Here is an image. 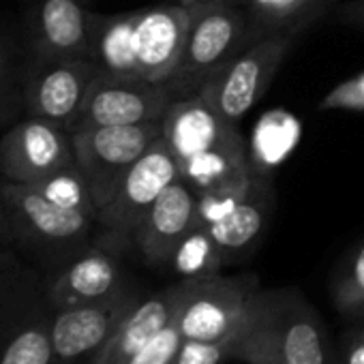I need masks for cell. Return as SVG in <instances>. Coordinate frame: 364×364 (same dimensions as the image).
Segmentation results:
<instances>
[{
  "instance_id": "6da1fadb",
  "label": "cell",
  "mask_w": 364,
  "mask_h": 364,
  "mask_svg": "<svg viewBox=\"0 0 364 364\" xmlns=\"http://www.w3.org/2000/svg\"><path fill=\"white\" fill-rule=\"evenodd\" d=\"M161 127L182 180L198 196L236 191L255 182L236 124L215 112L200 95L176 99Z\"/></svg>"
},
{
  "instance_id": "7a4b0ae2",
  "label": "cell",
  "mask_w": 364,
  "mask_h": 364,
  "mask_svg": "<svg viewBox=\"0 0 364 364\" xmlns=\"http://www.w3.org/2000/svg\"><path fill=\"white\" fill-rule=\"evenodd\" d=\"M52 323L43 274L0 253V364H50Z\"/></svg>"
},
{
  "instance_id": "3957f363",
  "label": "cell",
  "mask_w": 364,
  "mask_h": 364,
  "mask_svg": "<svg viewBox=\"0 0 364 364\" xmlns=\"http://www.w3.org/2000/svg\"><path fill=\"white\" fill-rule=\"evenodd\" d=\"M0 198L5 204L9 238L50 259V268L77 253L97 223L95 217L63 208L22 182H3Z\"/></svg>"
},
{
  "instance_id": "277c9868",
  "label": "cell",
  "mask_w": 364,
  "mask_h": 364,
  "mask_svg": "<svg viewBox=\"0 0 364 364\" xmlns=\"http://www.w3.org/2000/svg\"><path fill=\"white\" fill-rule=\"evenodd\" d=\"M191 7V26L180 65L163 86L176 99H187L200 92L204 82L238 50L247 37V16L221 0L196 3Z\"/></svg>"
},
{
  "instance_id": "5b68a950",
  "label": "cell",
  "mask_w": 364,
  "mask_h": 364,
  "mask_svg": "<svg viewBox=\"0 0 364 364\" xmlns=\"http://www.w3.org/2000/svg\"><path fill=\"white\" fill-rule=\"evenodd\" d=\"M187 281L185 302L178 311V323L185 338L236 341L251 326L262 296L253 274H215Z\"/></svg>"
},
{
  "instance_id": "8992f818",
  "label": "cell",
  "mask_w": 364,
  "mask_h": 364,
  "mask_svg": "<svg viewBox=\"0 0 364 364\" xmlns=\"http://www.w3.org/2000/svg\"><path fill=\"white\" fill-rule=\"evenodd\" d=\"M161 135V122L73 131L75 159L88 180L99 210L112 202L127 171Z\"/></svg>"
},
{
  "instance_id": "52a82bcc",
  "label": "cell",
  "mask_w": 364,
  "mask_h": 364,
  "mask_svg": "<svg viewBox=\"0 0 364 364\" xmlns=\"http://www.w3.org/2000/svg\"><path fill=\"white\" fill-rule=\"evenodd\" d=\"M291 37H266L238 50L200 88V97L225 120L238 122L264 97L274 80Z\"/></svg>"
},
{
  "instance_id": "ba28073f",
  "label": "cell",
  "mask_w": 364,
  "mask_h": 364,
  "mask_svg": "<svg viewBox=\"0 0 364 364\" xmlns=\"http://www.w3.org/2000/svg\"><path fill=\"white\" fill-rule=\"evenodd\" d=\"M178 178L180 167L161 135L127 171L112 202L99 210L97 223L112 240L133 242L150 206Z\"/></svg>"
},
{
  "instance_id": "9c48e42d",
  "label": "cell",
  "mask_w": 364,
  "mask_h": 364,
  "mask_svg": "<svg viewBox=\"0 0 364 364\" xmlns=\"http://www.w3.org/2000/svg\"><path fill=\"white\" fill-rule=\"evenodd\" d=\"M257 326L283 364H336L321 319L291 289L262 291Z\"/></svg>"
},
{
  "instance_id": "30bf717a",
  "label": "cell",
  "mask_w": 364,
  "mask_h": 364,
  "mask_svg": "<svg viewBox=\"0 0 364 364\" xmlns=\"http://www.w3.org/2000/svg\"><path fill=\"white\" fill-rule=\"evenodd\" d=\"M137 302L124 287L107 300L54 311L50 364H92Z\"/></svg>"
},
{
  "instance_id": "8fae6325",
  "label": "cell",
  "mask_w": 364,
  "mask_h": 364,
  "mask_svg": "<svg viewBox=\"0 0 364 364\" xmlns=\"http://www.w3.org/2000/svg\"><path fill=\"white\" fill-rule=\"evenodd\" d=\"M73 163V133L52 120L28 116L0 137V173L11 182L31 185Z\"/></svg>"
},
{
  "instance_id": "7c38bea8",
  "label": "cell",
  "mask_w": 364,
  "mask_h": 364,
  "mask_svg": "<svg viewBox=\"0 0 364 364\" xmlns=\"http://www.w3.org/2000/svg\"><path fill=\"white\" fill-rule=\"evenodd\" d=\"M171 103L173 97L163 84L101 73L88 92L71 133L90 127L161 122Z\"/></svg>"
},
{
  "instance_id": "4fadbf2b",
  "label": "cell",
  "mask_w": 364,
  "mask_h": 364,
  "mask_svg": "<svg viewBox=\"0 0 364 364\" xmlns=\"http://www.w3.org/2000/svg\"><path fill=\"white\" fill-rule=\"evenodd\" d=\"M46 294L54 311L92 304L124 289L120 262L109 245L82 247L43 274Z\"/></svg>"
},
{
  "instance_id": "5bb4252c",
  "label": "cell",
  "mask_w": 364,
  "mask_h": 364,
  "mask_svg": "<svg viewBox=\"0 0 364 364\" xmlns=\"http://www.w3.org/2000/svg\"><path fill=\"white\" fill-rule=\"evenodd\" d=\"M99 75L101 69L90 58L41 60L22 90L24 109L71 131Z\"/></svg>"
},
{
  "instance_id": "9a60e30c",
  "label": "cell",
  "mask_w": 364,
  "mask_h": 364,
  "mask_svg": "<svg viewBox=\"0 0 364 364\" xmlns=\"http://www.w3.org/2000/svg\"><path fill=\"white\" fill-rule=\"evenodd\" d=\"M198 202L200 225L213 234L225 259L240 255L266 230L268 204L257 178L245 189L198 196Z\"/></svg>"
},
{
  "instance_id": "2e32d148",
  "label": "cell",
  "mask_w": 364,
  "mask_h": 364,
  "mask_svg": "<svg viewBox=\"0 0 364 364\" xmlns=\"http://www.w3.org/2000/svg\"><path fill=\"white\" fill-rule=\"evenodd\" d=\"M189 26V5H161L137 11L133 48L141 80L163 84L173 75L187 46Z\"/></svg>"
},
{
  "instance_id": "e0dca14e",
  "label": "cell",
  "mask_w": 364,
  "mask_h": 364,
  "mask_svg": "<svg viewBox=\"0 0 364 364\" xmlns=\"http://www.w3.org/2000/svg\"><path fill=\"white\" fill-rule=\"evenodd\" d=\"M200 225L198 193L178 178L150 206L135 232V247L152 266H165L178 242Z\"/></svg>"
},
{
  "instance_id": "ac0fdd59",
  "label": "cell",
  "mask_w": 364,
  "mask_h": 364,
  "mask_svg": "<svg viewBox=\"0 0 364 364\" xmlns=\"http://www.w3.org/2000/svg\"><path fill=\"white\" fill-rule=\"evenodd\" d=\"M31 26L41 60L88 58L90 11L82 0H35Z\"/></svg>"
},
{
  "instance_id": "d6986e66",
  "label": "cell",
  "mask_w": 364,
  "mask_h": 364,
  "mask_svg": "<svg viewBox=\"0 0 364 364\" xmlns=\"http://www.w3.org/2000/svg\"><path fill=\"white\" fill-rule=\"evenodd\" d=\"M187 283V279H182L173 287L139 300L120 321L92 364H127L161 328H165L178 315L185 302Z\"/></svg>"
},
{
  "instance_id": "ffe728a7",
  "label": "cell",
  "mask_w": 364,
  "mask_h": 364,
  "mask_svg": "<svg viewBox=\"0 0 364 364\" xmlns=\"http://www.w3.org/2000/svg\"><path fill=\"white\" fill-rule=\"evenodd\" d=\"M135 24H137V11L116 14V16L90 14L88 58L101 69V73L114 77H139L135 48H133Z\"/></svg>"
},
{
  "instance_id": "44dd1931",
  "label": "cell",
  "mask_w": 364,
  "mask_h": 364,
  "mask_svg": "<svg viewBox=\"0 0 364 364\" xmlns=\"http://www.w3.org/2000/svg\"><path fill=\"white\" fill-rule=\"evenodd\" d=\"M225 262L228 259L213 234L204 225H198L178 242L165 266H169L182 279L196 281L219 274Z\"/></svg>"
},
{
  "instance_id": "7402d4cb",
  "label": "cell",
  "mask_w": 364,
  "mask_h": 364,
  "mask_svg": "<svg viewBox=\"0 0 364 364\" xmlns=\"http://www.w3.org/2000/svg\"><path fill=\"white\" fill-rule=\"evenodd\" d=\"M31 187L63 208L80 210V213H86V215L99 219L97 202H95L92 191L88 187V180H86V176L77 163L63 167V169H58V171H54V173L37 180V182H31Z\"/></svg>"
},
{
  "instance_id": "603a6c76",
  "label": "cell",
  "mask_w": 364,
  "mask_h": 364,
  "mask_svg": "<svg viewBox=\"0 0 364 364\" xmlns=\"http://www.w3.org/2000/svg\"><path fill=\"white\" fill-rule=\"evenodd\" d=\"M332 296L343 315L355 317L364 313V242L358 245V249L341 268L332 287Z\"/></svg>"
},
{
  "instance_id": "cb8c5ba5",
  "label": "cell",
  "mask_w": 364,
  "mask_h": 364,
  "mask_svg": "<svg viewBox=\"0 0 364 364\" xmlns=\"http://www.w3.org/2000/svg\"><path fill=\"white\" fill-rule=\"evenodd\" d=\"M232 360H242L247 364H283L277 349H274V345H272V341L257 326V311H255V317H253L251 326L234 341Z\"/></svg>"
},
{
  "instance_id": "d4e9b609",
  "label": "cell",
  "mask_w": 364,
  "mask_h": 364,
  "mask_svg": "<svg viewBox=\"0 0 364 364\" xmlns=\"http://www.w3.org/2000/svg\"><path fill=\"white\" fill-rule=\"evenodd\" d=\"M182 341V330L178 323V315L165 326L161 328L127 364H171Z\"/></svg>"
},
{
  "instance_id": "484cf974",
  "label": "cell",
  "mask_w": 364,
  "mask_h": 364,
  "mask_svg": "<svg viewBox=\"0 0 364 364\" xmlns=\"http://www.w3.org/2000/svg\"><path fill=\"white\" fill-rule=\"evenodd\" d=\"M234 341L185 338L171 364H223L232 360Z\"/></svg>"
},
{
  "instance_id": "4316f807",
  "label": "cell",
  "mask_w": 364,
  "mask_h": 364,
  "mask_svg": "<svg viewBox=\"0 0 364 364\" xmlns=\"http://www.w3.org/2000/svg\"><path fill=\"white\" fill-rule=\"evenodd\" d=\"M321 109H364V73L336 86L319 105Z\"/></svg>"
},
{
  "instance_id": "83f0119b",
  "label": "cell",
  "mask_w": 364,
  "mask_h": 364,
  "mask_svg": "<svg viewBox=\"0 0 364 364\" xmlns=\"http://www.w3.org/2000/svg\"><path fill=\"white\" fill-rule=\"evenodd\" d=\"M341 364H364V328L355 330L343 351Z\"/></svg>"
},
{
  "instance_id": "f1b7e54d",
  "label": "cell",
  "mask_w": 364,
  "mask_h": 364,
  "mask_svg": "<svg viewBox=\"0 0 364 364\" xmlns=\"http://www.w3.org/2000/svg\"><path fill=\"white\" fill-rule=\"evenodd\" d=\"M7 80H9V60H7V50L0 41V103H3L7 95Z\"/></svg>"
},
{
  "instance_id": "f546056e",
  "label": "cell",
  "mask_w": 364,
  "mask_h": 364,
  "mask_svg": "<svg viewBox=\"0 0 364 364\" xmlns=\"http://www.w3.org/2000/svg\"><path fill=\"white\" fill-rule=\"evenodd\" d=\"M343 18L347 22H353L358 26H364V0H358V3L347 5L345 11H343Z\"/></svg>"
},
{
  "instance_id": "4dcf8cb0",
  "label": "cell",
  "mask_w": 364,
  "mask_h": 364,
  "mask_svg": "<svg viewBox=\"0 0 364 364\" xmlns=\"http://www.w3.org/2000/svg\"><path fill=\"white\" fill-rule=\"evenodd\" d=\"M9 236L7 232V215H5V204H3V198H0V247H3L5 238ZM3 253V251H0Z\"/></svg>"
},
{
  "instance_id": "1f68e13d",
  "label": "cell",
  "mask_w": 364,
  "mask_h": 364,
  "mask_svg": "<svg viewBox=\"0 0 364 364\" xmlns=\"http://www.w3.org/2000/svg\"><path fill=\"white\" fill-rule=\"evenodd\" d=\"M182 5H196V3H213V0H180Z\"/></svg>"
},
{
  "instance_id": "d6a6232c",
  "label": "cell",
  "mask_w": 364,
  "mask_h": 364,
  "mask_svg": "<svg viewBox=\"0 0 364 364\" xmlns=\"http://www.w3.org/2000/svg\"><path fill=\"white\" fill-rule=\"evenodd\" d=\"M221 3H242V0H221Z\"/></svg>"
},
{
  "instance_id": "836d02e7",
  "label": "cell",
  "mask_w": 364,
  "mask_h": 364,
  "mask_svg": "<svg viewBox=\"0 0 364 364\" xmlns=\"http://www.w3.org/2000/svg\"><path fill=\"white\" fill-rule=\"evenodd\" d=\"M332 3H336V0H332Z\"/></svg>"
},
{
  "instance_id": "e575fe53",
  "label": "cell",
  "mask_w": 364,
  "mask_h": 364,
  "mask_svg": "<svg viewBox=\"0 0 364 364\" xmlns=\"http://www.w3.org/2000/svg\"><path fill=\"white\" fill-rule=\"evenodd\" d=\"M362 315H364V313H362Z\"/></svg>"
}]
</instances>
